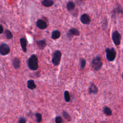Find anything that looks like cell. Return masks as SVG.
Listing matches in <instances>:
<instances>
[{
  "instance_id": "6da1fadb",
  "label": "cell",
  "mask_w": 123,
  "mask_h": 123,
  "mask_svg": "<svg viewBox=\"0 0 123 123\" xmlns=\"http://www.w3.org/2000/svg\"><path fill=\"white\" fill-rule=\"evenodd\" d=\"M28 66L31 70H37L38 67V59L36 55L33 54L30 56L28 60Z\"/></svg>"
},
{
  "instance_id": "7a4b0ae2",
  "label": "cell",
  "mask_w": 123,
  "mask_h": 123,
  "mask_svg": "<svg viewBox=\"0 0 123 123\" xmlns=\"http://www.w3.org/2000/svg\"><path fill=\"white\" fill-rule=\"evenodd\" d=\"M106 57L109 62H113L116 57V51L114 48H107L105 49Z\"/></svg>"
},
{
  "instance_id": "3957f363",
  "label": "cell",
  "mask_w": 123,
  "mask_h": 123,
  "mask_svg": "<svg viewBox=\"0 0 123 123\" xmlns=\"http://www.w3.org/2000/svg\"><path fill=\"white\" fill-rule=\"evenodd\" d=\"M103 65V62L101 58L99 56H97L93 59L91 62V66L93 69L95 71H99Z\"/></svg>"
},
{
  "instance_id": "277c9868",
  "label": "cell",
  "mask_w": 123,
  "mask_h": 123,
  "mask_svg": "<svg viewBox=\"0 0 123 123\" xmlns=\"http://www.w3.org/2000/svg\"><path fill=\"white\" fill-rule=\"evenodd\" d=\"M111 38L114 44L116 46H119L120 44L122 39V36L118 31L115 30L113 32L111 35Z\"/></svg>"
},
{
  "instance_id": "5b68a950",
  "label": "cell",
  "mask_w": 123,
  "mask_h": 123,
  "mask_svg": "<svg viewBox=\"0 0 123 123\" xmlns=\"http://www.w3.org/2000/svg\"><path fill=\"white\" fill-rule=\"evenodd\" d=\"M62 56L61 52L60 50H56L53 54L52 58V62L55 65L58 66L61 61Z\"/></svg>"
},
{
  "instance_id": "8992f818",
  "label": "cell",
  "mask_w": 123,
  "mask_h": 123,
  "mask_svg": "<svg viewBox=\"0 0 123 123\" xmlns=\"http://www.w3.org/2000/svg\"><path fill=\"white\" fill-rule=\"evenodd\" d=\"M10 49L8 45L5 43H2L0 46V54L2 55H6L9 54Z\"/></svg>"
},
{
  "instance_id": "52a82bcc",
  "label": "cell",
  "mask_w": 123,
  "mask_h": 123,
  "mask_svg": "<svg viewBox=\"0 0 123 123\" xmlns=\"http://www.w3.org/2000/svg\"><path fill=\"white\" fill-rule=\"evenodd\" d=\"M80 32L76 28H71L67 33V37L69 38H71L74 36H79Z\"/></svg>"
},
{
  "instance_id": "ba28073f",
  "label": "cell",
  "mask_w": 123,
  "mask_h": 123,
  "mask_svg": "<svg viewBox=\"0 0 123 123\" xmlns=\"http://www.w3.org/2000/svg\"><path fill=\"white\" fill-rule=\"evenodd\" d=\"M88 94L92 95H96L98 92V88L96 85L93 83H91L88 89Z\"/></svg>"
},
{
  "instance_id": "9c48e42d",
  "label": "cell",
  "mask_w": 123,
  "mask_h": 123,
  "mask_svg": "<svg viewBox=\"0 0 123 123\" xmlns=\"http://www.w3.org/2000/svg\"><path fill=\"white\" fill-rule=\"evenodd\" d=\"M80 21L81 23L85 25H89L90 23L91 20L89 16L86 13L82 14L80 17Z\"/></svg>"
},
{
  "instance_id": "30bf717a",
  "label": "cell",
  "mask_w": 123,
  "mask_h": 123,
  "mask_svg": "<svg viewBox=\"0 0 123 123\" xmlns=\"http://www.w3.org/2000/svg\"><path fill=\"white\" fill-rule=\"evenodd\" d=\"M37 26L41 29H45L47 27V25L43 20L39 19L36 22Z\"/></svg>"
},
{
  "instance_id": "8fae6325",
  "label": "cell",
  "mask_w": 123,
  "mask_h": 123,
  "mask_svg": "<svg viewBox=\"0 0 123 123\" xmlns=\"http://www.w3.org/2000/svg\"><path fill=\"white\" fill-rule=\"evenodd\" d=\"M20 44L21 47L23 50V51L25 52H26L27 51V49H26V46H27V41L26 40L25 38H21L20 39Z\"/></svg>"
},
{
  "instance_id": "7c38bea8",
  "label": "cell",
  "mask_w": 123,
  "mask_h": 123,
  "mask_svg": "<svg viewBox=\"0 0 123 123\" xmlns=\"http://www.w3.org/2000/svg\"><path fill=\"white\" fill-rule=\"evenodd\" d=\"M37 44L38 47L40 49H44L45 48V47L46 46V41L45 39L41 40L39 41H37Z\"/></svg>"
},
{
  "instance_id": "4fadbf2b",
  "label": "cell",
  "mask_w": 123,
  "mask_h": 123,
  "mask_svg": "<svg viewBox=\"0 0 123 123\" xmlns=\"http://www.w3.org/2000/svg\"><path fill=\"white\" fill-rule=\"evenodd\" d=\"M103 113L109 116H110L112 114V111L111 109L108 106H105L103 108Z\"/></svg>"
},
{
  "instance_id": "5bb4252c",
  "label": "cell",
  "mask_w": 123,
  "mask_h": 123,
  "mask_svg": "<svg viewBox=\"0 0 123 123\" xmlns=\"http://www.w3.org/2000/svg\"><path fill=\"white\" fill-rule=\"evenodd\" d=\"M54 3V2L52 0H43L42 1V4L43 6L49 7L51 6Z\"/></svg>"
},
{
  "instance_id": "9a60e30c",
  "label": "cell",
  "mask_w": 123,
  "mask_h": 123,
  "mask_svg": "<svg viewBox=\"0 0 123 123\" xmlns=\"http://www.w3.org/2000/svg\"><path fill=\"white\" fill-rule=\"evenodd\" d=\"M27 87L30 89H34L36 87V85L35 82L33 80H29L27 82Z\"/></svg>"
},
{
  "instance_id": "2e32d148",
  "label": "cell",
  "mask_w": 123,
  "mask_h": 123,
  "mask_svg": "<svg viewBox=\"0 0 123 123\" xmlns=\"http://www.w3.org/2000/svg\"><path fill=\"white\" fill-rule=\"evenodd\" d=\"M61 36V33L58 30H54L52 32L51 37L53 39H57Z\"/></svg>"
},
{
  "instance_id": "e0dca14e",
  "label": "cell",
  "mask_w": 123,
  "mask_h": 123,
  "mask_svg": "<svg viewBox=\"0 0 123 123\" xmlns=\"http://www.w3.org/2000/svg\"><path fill=\"white\" fill-rule=\"evenodd\" d=\"M13 65L15 69L19 68L20 66V61L19 59L15 58L13 61Z\"/></svg>"
},
{
  "instance_id": "ac0fdd59",
  "label": "cell",
  "mask_w": 123,
  "mask_h": 123,
  "mask_svg": "<svg viewBox=\"0 0 123 123\" xmlns=\"http://www.w3.org/2000/svg\"><path fill=\"white\" fill-rule=\"evenodd\" d=\"M75 8V4L73 1H69L67 4V8L68 11H72Z\"/></svg>"
},
{
  "instance_id": "d6986e66",
  "label": "cell",
  "mask_w": 123,
  "mask_h": 123,
  "mask_svg": "<svg viewBox=\"0 0 123 123\" xmlns=\"http://www.w3.org/2000/svg\"><path fill=\"white\" fill-rule=\"evenodd\" d=\"M80 68L81 70L84 69L86 65V61L84 58L80 59Z\"/></svg>"
},
{
  "instance_id": "ffe728a7",
  "label": "cell",
  "mask_w": 123,
  "mask_h": 123,
  "mask_svg": "<svg viewBox=\"0 0 123 123\" xmlns=\"http://www.w3.org/2000/svg\"><path fill=\"white\" fill-rule=\"evenodd\" d=\"M123 10H122V8L121 6H118L117 7V8L116 9V11L115 10L114 12H112V16H114L115 15V13H117V14H119V13H123Z\"/></svg>"
},
{
  "instance_id": "44dd1931",
  "label": "cell",
  "mask_w": 123,
  "mask_h": 123,
  "mask_svg": "<svg viewBox=\"0 0 123 123\" xmlns=\"http://www.w3.org/2000/svg\"><path fill=\"white\" fill-rule=\"evenodd\" d=\"M5 35L6 36V37H7V38L10 39H11L12 38L13 36H12V33H11V32L10 31H9V30H6L5 31Z\"/></svg>"
},
{
  "instance_id": "7402d4cb",
  "label": "cell",
  "mask_w": 123,
  "mask_h": 123,
  "mask_svg": "<svg viewBox=\"0 0 123 123\" xmlns=\"http://www.w3.org/2000/svg\"><path fill=\"white\" fill-rule=\"evenodd\" d=\"M64 99L66 102H69L70 100V96L69 93L68 91H65L64 93Z\"/></svg>"
},
{
  "instance_id": "603a6c76",
  "label": "cell",
  "mask_w": 123,
  "mask_h": 123,
  "mask_svg": "<svg viewBox=\"0 0 123 123\" xmlns=\"http://www.w3.org/2000/svg\"><path fill=\"white\" fill-rule=\"evenodd\" d=\"M62 114H63V116L64 117V118H65L66 120H67L69 121H70L71 120V117L70 116V115H69V114L67 112H66V111H64L62 112Z\"/></svg>"
},
{
  "instance_id": "cb8c5ba5",
  "label": "cell",
  "mask_w": 123,
  "mask_h": 123,
  "mask_svg": "<svg viewBox=\"0 0 123 123\" xmlns=\"http://www.w3.org/2000/svg\"><path fill=\"white\" fill-rule=\"evenodd\" d=\"M35 116L37 118V123H39L42 120V116L40 113H37L35 114Z\"/></svg>"
},
{
  "instance_id": "d4e9b609",
  "label": "cell",
  "mask_w": 123,
  "mask_h": 123,
  "mask_svg": "<svg viewBox=\"0 0 123 123\" xmlns=\"http://www.w3.org/2000/svg\"><path fill=\"white\" fill-rule=\"evenodd\" d=\"M55 122L56 123H61L62 122V119L61 117L57 116L55 118Z\"/></svg>"
},
{
  "instance_id": "484cf974",
  "label": "cell",
  "mask_w": 123,
  "mask_h": 123,
  "mask_svg": "<svg viewBox=\"0 0 123 123\" xmlns=\"http://www.w3.org/2000/svg\"><path fill=\"white\" fill-rule=\"evenodd\" d=\"M18 122L19 123H25L26 122V121H25V118H23V117H21L20 118Z\"/></svg>"
},
{
  "instance_id": "4316f807",
  "label": "cell",
  "mask_w": 123,
  "mask_h": 123,
  "mask_svg": "<svg viewBox=\"0 0 123 123\" xmlns=\"http://www.w3.org/2000/svg\"><path fill=\"white\" fill-rule=\"evenodd\" d=\"M3 32V26L0 25V34H2Z\"/></svg>"
},
{
  "instance_id": "83f0119b",
  "label": "cell",
  "mask_w": 123,
  "mask_h": 123,
  "mask_svg": "<svg viewBox=\"0 0 123 123\" xmlns=\"http://www.w3.org/2000/svg\"><path fill=\"white\" fill-rule=\"evenodd\" d=\"M122 78L123 79V74H122Z\"/></svg>"
},
{
  "instance_id": "f1b7e54d",
  "label": "cell",
  "mask_w": 123,
  "mask_h": 123,
  "mask_svg": "<svg viewBox=\"0 0 123 123\" xmlns=\"http://www.w3.org/2000/svg\"></svg>"
}]
</instances>
